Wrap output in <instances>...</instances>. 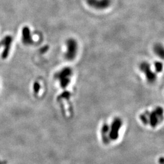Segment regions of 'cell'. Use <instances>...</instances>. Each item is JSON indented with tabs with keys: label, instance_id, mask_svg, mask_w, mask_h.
<instances>
[{
	"label": "cell",
	"instance_id": "7a4b0ae2",
	"mask_svg": "<svg viewBox=\"0 0 164 164\" xmlns=\"http://www.w3.org/2000/svg\"><path fill=\"white\" fill-rule=\"evenodd\" d=\"M141 119L145 125H149L152 128L157 127L164 119V110L158 106L151 111H145L141 116Z\"/></svg>",
	"mask_w": 164,
	"mask_h": 164
},
{
	"label": "cell",
	"instance_id": "3957f363",
	"mask_svg": "<svg viewBox=\"0 0 164 164\" xmlns=\"http://www.w3.org/2000/svg\"><path fill=\"white\" fill-rule=\"evenodd\" d=\"M141 71L144 74L145 79L150 84H153L157 80V75L152 70L150 64L146 62H143L139 66Z\"/></svg>",
	"mask_w": 164,
	"mask_h": 164
},
{
	"label": "cell",
	"instance_id": "277c9868",
	"mask_svg": "<svg viewBox=\"0 0 164 164\" xmlns=\"http://www.w3.org/2000/svg\"><path fill=\"white\" fill-rule=\"evenodd\" d=\"M88 4L97 10H104L108 8L111 3V0H86Z\"/></svg>",
	"mask_w": 164,
	"mask_h": 164
},
{
	"label": "cell",
	"instance_id": "6da1fadb",
	"mask_svg": "<svg viewBox=\"0 0 164 164\" xmlns=\"http://www.w3.org/2000/svg\"><path fill=\"white\" fill-rule=\"evenodd\" d=\"M122 126V120L120 118H116L110 125L105 124L102 128V139L106 143L111 141L118 139L119 131Z\"/></svg>",
	"mask_w": 164,
	"mask_h": 164
},
{
	"label": "cell",
	"instance_id": "5b68a950",
	"mask_svg": "<svg viewBox=\"0 0 164 164\" xmlns=\"http://www.w3.org/2000/svg\"><path fill=\"white\" fill-rule=\"evenodd\" d=\"M66 45L69 56L71 58H73L77 54V50H78V45H77V41L73 38H70L67 40Z\"/></svg>",
	"mask_w": 164,
	"mask_h": 164
},
{
	"label": "cell",
	"instance_id": "8992f818",
	"mask_svg": "<svg viewBox=\"0 0 164 164\" xmlns=\"http://www.w3.org/2000/svg\"><path fill=\"white\" fill-rule=\"evenodd\" d=\"M153 51L159 58L164 60V46L160 43L155 45L153 48Z\"/></svg>",
	"mask_w": 164,
	"mask_h": 164
},
{
	"label": "cell",
	"instance_id": "52a82bcc",
	"mask_svg": "<svg viewBox=\"0 0 164 164\" xmlns=\"http://www.w3.org/2000/svg\"><path fill=\"white\" fill-rule=\"evenodd\" d=\"M154 69L156 72L160 73L163 71V65L160 62H156L154 63Z\"/></svg>",
	"mask_w": 164,
	"mask_h": 164
}]
</instances>
